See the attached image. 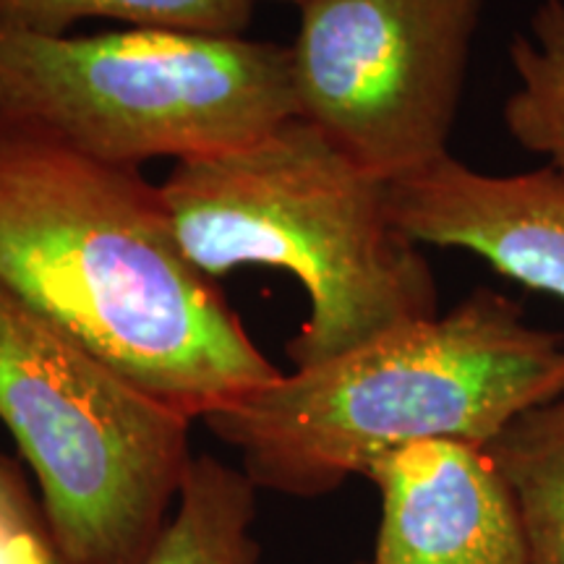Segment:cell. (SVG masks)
I'll list each match as a JSON object with an SVG mask.
<instances>
[{
    "label": "cell",
    "mask_w": 564,
    "mask_h": 564,
    "mask_svg": "<svg viewBox=\"0 0 564 564\" xmlns=\"http://www.w3.org/2000/svg\"><path fill=\"white\" fill-rule=\"evenodd\" d=\"M0 288L192 421L282 377L186 259L160 186L3 112Z\"/></svg>",
    "instance_id": "1"
},
{
    "label": "cell",
    "mask_w": 564,
    "mask_h": 564,
    "mask_svg": "<svg viewBox=\"0 0 564 564\" xmlns=\"http://www.w3.org/2000/svg\"><path fill=\"white\" fill-rule=\"evenodd\" d=\"M0 564H58L45 539L0 528Z\"/></svg>",
    "instance_id": "14"
},
{
    "label": "cell",
    "mask_w": 564,
    "mask_h": 564,
    "mask_svg": "<svg viewBox=\"0 0 564 564\" xmlns=\"http://www.w3.org/2000/svg\"><path fill=\"white\" fill-rule=\"evenodd\" d=\"M288 3H299V6H303V3H306V0H288Z\"/></svg>",
    "instance_id": "15"
},
{
    "label": "cell",
    "mask_w": 564,
    "mask_h": 564,
    "mask_svg": "<svg viewBox=\"0 0 564 564\" xmlns=\"http://www.w3.org/2000/svg\"><path fill=\"white\" fill-rule=\"evenodd\" d=\"M0 528L11 533L40 535L51 544L42 505L32 497L19 463H13L3 453H0Z\"/></svg>",
    "instance_id": "13"
},
{
    "label": "cell",
    "mask_w": 564,
    "mask_h": 564,
    "mask_svg": "<svg viewBox=\"0 0 564 564\" xmlns=\"http://www.w3.org/2000/svg\"><path fill=\"white\" fill-rule=\"evenodd\" d=\"M160 188L183 253L207 278L272 267L301 282L295 369L440 316L434 270L394 225L387 181L299 116L236 150L175 162Z\"/></svg>",
    "instance_id": "3"
},
{
    "label": "cell",
    "mask_w": 564,
    "mask_h": 564,
    "mask_svg": "<svg viewBox=\"0 0 564 564\" xmlns=\"http://www.w3.org/2000/svg\"><path fill=\"white\" fill-rule=\"evenodd\" d=\"M0 421L37 476L55 562H147L192 465V419L0 288Z\"/></svg>",
    "instance_id": "5"
},
{
    "label": "cell",
    "mask_w": 564,
    "mask_h": 564,
    "mask_svg": "<svg viewBox=\"0 0 564 564\" xmlns=\"http://www.w3.org/2000/svg\"><path fill=\"white\" fill-rule=\"evenodd\" d=\"M0 112L112 165L209 158L299 116L291 47L243 34L0 30Z\"/></svg>",
    "instance_id": "4"
},
{
    "label": "cell",
    "mask_w": 564,
    "mask_h": 564,
    "mask_svg": "<svg viewBox=\"0 0 564 564\" xmlns=\"http://www.w3.org/2000/svg\"><path fill=\"white\" fill-rule=\"evenodd\" d=\"M510 63L518 87L502 108L507 131L564 175V0L533 11L531 37L514 34Z\"/></svg>",
    "instance_id": "11"
},
{
    "label": "cell",
    "mask_w": 564,
    "mask_h": 564,
    "mask_svg": "<svg viewBox=\"0 0 564 564\" xmlns=\"http://www.w3.org/2000/svg\"><path fill=\"white\" fill-rule=\"evenodd\" d=\"M259 486L212 455H194L167 520L144 564H257L251 525Z\"/></svg>",
    "instance_id": "9"
},
{
    "label": "cell",
    "mask_w": 564,
    "mask_h": 564,
    "mask_svg": "<svg viewBox=\"0 0 564 564\" xmlns=\"http://www.w3.org/2000/svg\"><path fill=\"white\" fill-rule=\"evenodd\" d=\"M253 0H0V30L63 37L84 19H116L137 30L243 34Z\"/></svg>",
    "instance_id": "12"
},
{
    "label": "cell",
    "mask_w": 564,
    "mask_h": 564,
    "mask_svg": "<svg viewBox=\"0 0 564 564\" xmlns=\"http://www.w3.org/2000/svg\"><path fill=\"white\" fill-rule=\"evenodd\" d=\"M394 225L415 243L465 249L528 291L564 303V175H489L453 154L387 183Z\"/></svg>",
    "instance_id": "8"
},
{
    "label": "cell",
    "mask_w": 564,
    "mask_h": 564,
    "mask_svg": "<svg viewBox=\"0 0 564 564\" xmlns=\"http://www.w3.org/2000/svg\"><path fill=\"white\" fill-rule=\"evenodd\" d=\"M486 453L512 486L533 564H564V394L518 415Z\"/></svg>",
    "instance_id": "10"
},
{
    "label": "cell",
    "mask_w": 564,
    "mask_h": 564,
    "mask_svg": "<svg viewBox=\"0 0 564 564\" xmlns=\"http://www.w3.org/2000/svg\"><path fill=\"white\" fill-rule=\"evenodd\" d=\"M564 394V335L510 295L478 288L453 312L405 324L312 369L282 373L204 415L259 489L322 497L415 442L486 447Z\"/></svg>",
    "instance_id": "2"
},
{
    "label": "cell",
    "mask_w": 564,
    "mask_h": 564,
    "mask_svg": "<svg viewBox=\"0 0 564 564\" xmlns=\"http://www.w3.org/2000/svg\"><path fill=\"white\" fill-rule=\"evenodd\" d=\"M486 0H306L299 118L382 181L447 158Z\"/></svg>",
    "instance_id": "6"
},
{
    "label": "cell",
    "mask_w": 564,
    "mask_h": 564,
    "mask_svg": "<svg viewBox=\"0 0 564 564\" xmlns=\"http://www.w3.org/2000/svg\"><path fill=\"white\" fill-rule=\"evenodd\" d=\"M366 478L382 494L371 564H533L523 512L486 447L415 442Z\"/></svg>",
    "instance_id": "7"
}]
</instances>
